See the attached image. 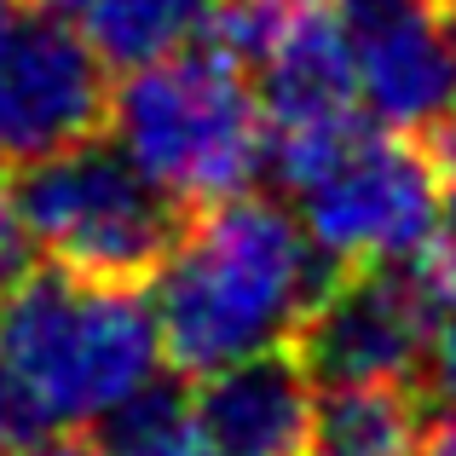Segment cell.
<instances>
[{
	"label": "cell",
	"mask_w": 456,
	"mask_h": 456,
	"mask_svg": "<svg viewBox=\"0 0 456 456\" xmlns=\"http://www.w3.org/2000/svg\"><path fill=\"white\" fill-rule=\"evenodd\" d=\"M341 46L370 122L416 139L456 122V0H346Z\"/></svg>",
	"instance_id": "52a82bcc"
},
{
	"label": "cell",
	"mask_w": 456,
	"mask_h": 456,
	"mask_svg": "<svg viewBox=\"0 0 456 456\" xmlns=\"http://www.w3.org/2000/svg\"><path fill=\"white\" fill-rule=\"evenodd\" d=\"M110 145L179 208H208L255 191L266 167V116L243 58L214 35L134 64L110 87Z\"/></svg>",
	"instance_id": "3957f363"
},
{
	"label": "cell",
	"mask_w": 456,
	"mask_h": 456,
	"mask_svg": "<svg viewBox=\"0 0 456 456\" xmlns=\"http://www.w3.org/2000/svg\"><path fill=\"white\" fill-rule=\"evenodd\" d=\"M110 110L104 58L46 12L0 18V167H29L93 139Z\"/></svg>",
	"instance_id": "8992f818"
},
{
	"label": "cell",
	"mask_w": 456,
	"mask_h": 456,
	"mask_svg": "<svg viewBox=\"0 0 456 456\" xmlns=\"http://www.w3.org/2000/svg\"><path fill=\"white\" fill-rule=\"evenodd\" d=\"M6 439H12V434H6V428H0V445H6Z\"/></svg>",
	"instance_id": "ac0fdd59"
},
{
	"label": "cell",
	"mask_w": 456,
	"mask_h": 456,
	"mask_svg": "<svg viewBox=\"0 0 456 456\" xmlns=\"http://www.w3.org/2000/svg\"><path fill=\"white\" fill-rule=\"evenodd\" d=\"M46 6L104 58V69H134L202 41L220 0H46Z\"/></svg>",
	"instance_id": "30bf717a"
},
{
	"label": "cell",
	"mask_w": 456,
	"mask_h": 456,
	"mask_svg": "<svg viewBox=\"0 0 456 456\" xmlns=\"http://www.w3.org/2000/svg\"><path fill=\"white\" fill-rule=\"evenodd\" d=\"M295 220L330 266H411L445 237V191L416 134L358 116L346 134L283 174Z\"/></svg>",
	"instance_id": "277c9868"
},
{
	"label": "cell",
	"mask_w": 456,
	"mask_h": 456,
	"mask_svg": "<svg viewBox=\"0 0 456 456\" xmlns=\"http://www.w3.org/2000/svg\"><path fill=\"white\" fill-rule=\"evenodd\" d=\"M104 456H214L208 428L197 416V399H185L179 387L151 381L145 393L104 416Z\"/></svg>",
	"instance_id": "7c38bea8"
},
{
	"label": "cell",
	"mask_w": 456,
	"mask_h": 456,
	"mask_svg": "<svg viewBox=\"0 0 456 456\" xmlns=\"http://www.w3.org/2000/svg\"><path fill=\"white\" fill-rule=\"evenodd\" d=\"M416 456H456V411H445L439 422H422Z\"/></svg>",
	"instance_id": "9a60e30c"
},
{
	"label": "cell",
	"mask_w": 456,
	"mask_h": 456,
	"mask_svg": "<svg viewBox=\"0 0 456 456\" xmlns=\"http://www.w3.org/2000/svg\"><path fill=\"white\" fill-rule=\"evenodd\" d=\"M416 439H422V411L404 381H353V387H323L306 456H416Z\"/></svg>",
	"instance_id": "8fae6325"
},
{
	"label": "cell",
	"mask_w": 456,
	"mask_h": 456,
	"mask_svg": "<svg viewBox=\"0 0 456 456\" xmlns=\"http://www.w3.org/2000/svg\"><path fill=\"white\" fill-rule=\"evenodd\" d=\"M18 456H104V445H93V439H81V434H46Z\"/></svg>",
	"instance_id": "2e32d148"
},
{
	"label": "cell",
	"mask_w": 456,
	"mask_h": 456,
	"mask_svg": "<svg viewBox=\"0 0 456 456\" xmlns=\"http://www.w3.org/2000/svg\"><path fill=\"white\" fill-rule=\"evenodd\" d=\"M0 18H6V0H0Z\"/></svg>",
	"instance_id": "d6986e66"
},
{
	"label": "cell",
	"mask_w": 456,
	"mask_h": 456,
	"mask_svg": "<svg viewBox=\"0 0 456 456\" xmlns=\"http://www.w3.org/2000/svg\"><path fill=\"white\" fill-rule=\"evenodd\" d=\"M0 428H6V434H18V422H12V404H6V381H0Z\"/></svg>",
	"instance_id": "e0dca14e"
},
{
	"label": "cell",
	"mask_w": 456,
	"mask_h": 456,
	"mask_svg": "<svg viewBox=\"0 0 456 456\" xmlns=\"http://www.w3.org/2000/svg\"><path fill=\"white\" fill-rule=\"evenodd\" d=\"M162 335L134 283L29 272L0 306V381L18 434H81L162 376Z\"/></svg>",
	"instance_id": "7a4b0ae2"
},
{
	"label": "cell",
	"mask_w": 456,
	"mask_h": 456,
	"mask_svg": "<svg viewBox=\"0 0 456 456\" xmlns=\"http://www.w3.org/2000/svg\"><path fill=\"white\" fill-rule=\"evenodd\" d=\"M35 272V237L23 225V208H18V185L0 179V295L12 283H23Z\"/></svg>",
	"instance_id": "5bb4252c"
},
{
	"label": "cell",
	"mask_w": 456,
	"mask_h": 456,
	"mask_svg": "<svg viewBox=\"0 0 456 456\" xmlns=\"http://www.w3.org/2000/svg\"><path fill=\"white\" fill-rule=\"evenodd\" d=\"M422 289H428V376L456 404V237H439L422 260Z\"/></svg>",
	"instance_id": "4fadbf2b"
},
{
	"label": "cell",
	"mask_w": 456,
	"mask_h": 456,
	"mask_svg": "<svg viewBox=\"0 0 456 456\" xmlns=\"http://www.w3.org/2000/svg\"><path fill=\"white\" fill-rule=\"evenodd\" d=\"M197 381V416L214 456H306L318 393L289 346L237 358Z\"/></svg>",
	"instance_id": "9c48e42d"
},
{
	"label": "cell",
	"mask_w": 456,
	"mask_h": 456,
	"mask_svg": "<svg viewBox=\"0 0 456 456\" xmlns=\"http://www.w3.org/2000/svg\"><path fill=\"white\" fill-rule=\"evenodd\" d=\"M151 278L162 358L185 376H208L295 341L323 289V255L283 202L237 191L197 208Z\"/></svg>",
	"instance_id": "6da1fadb"
},
{
	"label": "cell",
	"mask_w": 456,
	"mask_h": 456,
	"mask_svg": "<svg viewBox=\"0 0 456 456\" xmlns=\"http://www.w3.org/2000/svg\"><path fill=\"white\" fill-rule=\"evenodd\" d=\"M289 346L323 387L411 381L428 364L422 266H353L341 283H323Z\"/></svg>",
	"instance_id": "ba28073f"
},
{
	"label": "cell",
	"mask_w": 456,
	"mask_h": 456,
	"mask_svg": "<svg viewBox=\"0 0 456 456\" xmlns=\"http://www.w3.org/2000/svg\"><path fill=\"white\" fill-rule=\"evenodd\" d=\"M18 208L35 255L99 283H139L179 237V202L162 197L116 145L81 139L18 167Z\"/></svg>",
	"instance_id": "5b68a950"
}]
</instances>
